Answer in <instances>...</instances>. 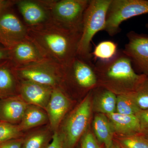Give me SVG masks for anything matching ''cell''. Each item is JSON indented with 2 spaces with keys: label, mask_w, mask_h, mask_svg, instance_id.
<instances>
[{
  "label": "cell",
  "mask_w": 148,
  "mask_h": 148,
  "mask_svg": "<svg viewBox=\"0 0 148 148\" xmlns=\"http://www.w3.org/2000/svg\"><path fill=\"white\" fill-rule=\"evenodd\" d=\"M106 115L114 132L123 136L142 133L140 121L135 115L121 114L114 112Z\"/></svg>",
  "instance_id": "e0dca14e"
},
{
  "label": "cell",
  "mask_w": 148,
  "mask_h": 148,
  "mask_svg": "<svg viewBox=\"0 0 148 148\" xmlns=\"http://www.w3.org/2000/svg\"><path fill=\"white\" fill-rule=\"evenodd\" d=\"M111 0H91L85 12L77 56L91 59V42L97 33L104 31Z\"/></svg>",
  "instance_id": "3957f363"
},
{
  "label": "cell",
  "mask_w": 148,
  "mask_h": 148,
  "mask_svg": "<svg viewBox=\"0 0 148 148\" xmlns=\"http://www.w3.org/2000/svg\"><path fill=\"white\" fill-rule=\"evenodd\" d=\"M120 147H121V146H120ZM121 147V148H122V147Z\"/></svg>",
  "instance_id": "d590c367"
},
{
  "label": "cell",
  "mask_w": 148,
  "mask_h": 148,
  "mask_svg": "<svg viewBox=\"0 0 148 148\" xmlns=\"http://www.w3.org/2000/svg\"><path fill=\"white\" fill-rule=\"evenodd\" d=\"M20 80L32 82L49 86L59 88L64 76V68L55 62L46 58L42 61L16 67Z\"/></svg>",
  "instance_id": "5b68a950"
},
{
  "label": "cell",
  "mask_w": 148,
  "mask_h": 148,
  "mask_svg": "<svg viewBox=\"0 0 148 148\" xmlns=\"http://www.w3.org/2000/svg\"><path fill=\"white\" fill-rule=\"evenodd\" d=\"M22 130L18 125L0 121V142L21 138Z\"/></svg>",
  "instance_id": "d4e9b609"
},
{
  "label": "cell",
  "mask_w": 148,
  "mask_h": 148,
  "mask_svg": "<svg viewBox=\"0 0 148 148\" xmlns=\"http://www.w3.org/2000/svg\"><path fill=\"white\" fill-rule=\"evenodd\" d=\"M15 5L27 27H36L51 20L49 11L40 0H16Z\"/></svg>",
  "instance_id": "8fae6325"
},
{
  "label": "cell",
  "mask_w": 148,
  "mask_h": 148,
  "mask_svg": "<svg viewBox=\"0 0 148 148\" xmlns=\"http://www.w3.org/2000/svg\"><path fill=\"white\" fill-rule=\"evenodd\" d=\"M69 99L61 89L53 88L46 109L51 128L56 131L69 108Z\"/></svg>",
  "instance_id": "5bb4252c"
},
{
  "label": "cell",
  "mask_w": 148,
  "mask_h": 148,
  "mask_svg": "<svg viewBox=\"0 0 148 148\" xmlns=\"http://www.w3.org/2000/svg\"><path fill=\"white\" fill-rule=\"evenodd\" d=\"M53 88L32 82L20 80L19 92L25 101L33 106L45 108Z\"/></svg>",
  "instance_id": "4fadbf2b"
},
{
  "label": "cell",
  "mask_w": 148,
  "mask_h": 148,
  "mask_svg": "<svg viewBox=\"0 0 148 148\" xmlns=\"http://www.w3.org/2000/svg\"><path fill=\"white\" fill-rule=\"evenodd\" d=\"M128 93L140 110L148 109V76L146 75L135 90Z\"/></svg>",
  "instance_id": "7402d4cb"
},
{
  "label": "cell",
  "mask_w": 148,
  "mask_h": 148,
  "mask_svg": "<svg viewBox=\"0 0 148 148\" xmlns=\"http://www.w3.org/2000/svg\"><path fill=\"white\" fill-rule=\"evenodd\" d=\"M110 148H121V147L119 145L115 144V143H114L110 147Z\"/></svg>",
  "instance_id": "d6a6232c"
},
{
  "label": "cell",
  "mask_w": 148,
  "mask_h": 148,
  "mask_svg": "<svg viewBox=\"0 0 148 148\" xmlns=\"http://www.w3.org/2000/svg\"><path fill=\"white\" fill-rule=\"evenodd\" d=\"M16 66L10 60L0 61V100L15 96L16 90L19 91V82Z\"/></svg>",
  "instance_id": "9a60e30c"
},
{
  "label": "cell",
  "mask_w": 148,
  "mask_h": 148,
  "mask_svg": "<svg viewBox=\"0 0 148 148\" xmlns=\"http://www.w3.org/2000/svg\"><path fill=\"white\" fill-rule=\"evenodd\" d=\"M141 110L128 93L119 94L117 97L115 112L124 115H135Z\"/></svg>",
  "instance_id": "cb8c5ba5"
},
{
  "label": "cell",
  "mask_w": 148,
  "mask_h": 148,
  "mask_svg": "<svg viewBox=\"0 0 148 148\" xmlns=\"http://www.w3.org/2000/svg\"><path fill=\"white\" fill-rule=\"evenodd\" d=\"M146 28H147V29H148V23H147V24H146Z\"/></svg>",
  "instance_id": "e575fe53"
},
{
  "label": "cell",
  "mask_w": 148,
  "mask_h": 148,
  "mask_svg": "<svg viewBox=\"0 0 148 148\" xmlns=\"http://www.w3.org/2000/svg\"><path fill=\"white\" fill-rule=\"evenodd\" d=\"M28 27L10 9L0 14V45L10 49L28 37Z\"/></svg>",
  "instance_id": "ba28073f"
},
{
  "label": "cell",
  "mask_w": 148,
  "mask_h": 148,
  "mask_svg": "<svg viewBox=\"0 0 148 148\" xmlns=\"http://www.w3.org/2000/svg\"><path fill=\"white\" fill-rule=\"evenodd\" d=\"M16 0H0V14L16 4Z\"/></svg>",
  "instance_id": "4dcf8cb0"
},
{
  "label": "cell",
  "mask_w": 148,
  "mask_h": 148,
  "mask_svg": "<svg viewBox=\"0 0 148 148\" xmlns=\"http://www.w3.org/2000/svg\"><path fill=\"white\" fill-rule=\"evenodd\" d=\"M98 79L108 90L126 94L133 91L146 76L138 75L132 68L130 59L122 50L110 60L98 61L95 64Z\"/></svg>",
  "instance_id": "7a4b0ae2"
},
{
  "label": "cell",
  "mask_w": 148,
  "mask_h": 148,
  "mask_svg": "<svg viewBox=\"0 0 148 148\" xmlns=\"http://www.w3.org/2000/svg\"><path fill=\"white\" fill-rule=\"evenodd\" d=\"M143 135H145L146 137H147L148 138V132H143Z\"/></svg>",
  "instance_id": "836d02e7"
},
{
  "label": "cell",
  "mask_w": 148,
  "mask_h": 148,
  "mask_svg": "<svg viewBox=\"0 0 148 148\" xmlns=\"http://www.w3.org/2000/svg\"><path fill=\"white\" fill-rule=\"evenodd\" d=\"M128 42L123 51L143 75L148 76V36L133 31L127 34Z\"/></svg>",
  "instance_id": "30bf717a"
},
{
  "label": "cell",
  "mask_w": 148,
  "mask_h": 148,
  "mask_svg": "<svg viewBox=\"0 0 148 148\" xmlns=\"http://www.w3.org/2000/svg\"><path fill=\"white\" fill-rule=\"evenodd\" d=\"M91 99L88 94L69 116L60 134L64 148H74L84 133L91 113Z\"/></svg>",
  "instance_id": "52a82bcc"
},
{
  "label": "cell",
  "mask_w": 148,
  "mask_h": 148,
  "mask_svg": "<svg viewBox=\"0 0 148 148\" xmlns=\"http://www.w3.org/2000/svg\"><path fill=\"white\" fill-rule=\"evenodd\" d=\"M64 75L70 77L74 84L82 90H89L98 84L95 64L91 59L77 56L70 66L64 68Z\"/></svg>",
  "instance_id": "9c48e42d"
},
{
  "label": "cell",
  "mask_w": 148,
  "mask_h": 148,
  "mask_svg": "<svg viewBox=\"0 0 148 148\" xmlns=\"http://www.w3.org/2000/svg\"><path fill=\"white\" fill-rule=\"evenodd\" d=\"M48 119L47 114L41 108L33 105L28 106L18 125L22 131L44 124Z\"/></svg>",
  "instance_id": "d6986e66"
},
{
  "label": "cell",
  "mask_w": 148,
  "mask_h": 148,
  "mask_svg": "<svg viewBox=\"0 0 148 148\" xmlns=\"http://www.w3.org/2000/svg\"><path fill=\"white\" fill-rule=\"evenodd\" d=\"M80 148H101V147L94 135L88 132L82 138Z\"/></svg>",
  "instance_id": "4316f807"
},
{
  "label": "cell",
  "mask_w": 148,
  "mask_h": 148,
  "mask_svg": "<svg viewBox=\"0 0 148 148\" xmlns=\"http://www.w3.org/2000/svg\"><path fill=\"white\" fill-rule=\"evenodd\" d=\"M117 45L110 40H105L99 43L91 53L92 56L98 61L110 60L116 56L118 52Z\"/></svg>",
  "instance_id": "44dd1931"
},
{
  "label": "cell",
  "mask_w": 148,
  "mask_h": 148,
  "mask_svg": "<svg viewBox=\"0 0 148 148\" xmlns=\"http://www.w3.org/2000/svg\"><path fill=\"white\" fill-rule=\"evenodd\" d=\"M136 115L140 121L142 133L148 132V109L141 110Z\"/></svg>",
  "instance_id": "83f0119b"
},
{
  "label": "cell",
  "mask_w": 148,
  "mask_h": 148,
  "mask_svg": "<svg viewBox=\"0 0 148 148\" xmlns=\"http://www.w3.org/2000/svg\"><path fill=\"white\" fill-rule=\"evenodd\" d=\"M119 142L122 148H148V138L143 133L124 136Z\"/></svg>",
  "instance_id": "484cf974"
},
{
  "label": "cell",
  "mask_w": 148,
  "mask_h": 148,
  "mask_svg": "<svg viewBox=\"0 0 148 148\" xmlns=\"http://www.w3.org/2000/svg\"><path fill=\"white\" fill-rule=\"evenodd\" d=\"M50 140L47 131H38L24 139L21 148H47Z\"/></svg>",
  "instance_id": "603a6c76"
},
{
  "label": "cell",
  "mask_w": 148,
  "mask_h": 148,
  "mask_svg": "<svg viewBox=\"0 0 148 148\" xmlns=\"http://www.w3.org/2000/svg\"><path fill=\"white\" fill-rule=\"evenodd\" d=\"M95 101L94 108L100 113L108 115L115 112L117 97L114 92L108 89L101 90Z\"/></svg>",
  "instance_id": "ffe728a7"
},
{
  "label": "cell",
  "mask_w": 148,
  "mask_h": 148,
  "mask_svg": "<svg viewBox=\"0 0 148 148\" xmlns=\"http://www.w3.org/2000/svg\"><path fill=\"white\" fill-rule=\"evenodd\" d=\"M47 8L51 19L72 32L82 34L88 0H40Z\"/></svg>",
  "instance_id": "277c9868"
},
{
  "label": "cell",
  "mask_w": 148,
  "mask_h": 148,
  "mask_svg": "<svg viewBox=\"0 0 148 148\" xmlns=\"http://www.w3.org/2000/svg\"><path fill=\"white\" fill-rule=\"evenodd\" d=\"M27 27L28 38L47 58L65 68L77 57L81 33L65 29L51 19L41 25Z\"/></svg>",
  "instance_id": "6da1fadb"
},
{
  "label": "cell",
  "mask_w": 148,
  "mask_h": 148,
  "mask_svg": "<svg viewBox=\"0 0 148 148\" xmlns=\"http://www.w3.org/2000/svg\"><path fill=\"white\" fill-rule=\"evenodd\" d=\"M28 106L16 95L0 100V121L12 124L21 121Z\"/></svg>",
  "instance_id": "2e32d148"
},
{
  "label": "cell",
  "mask_w": 148,
  "mask_h": 148,
  "mask_svg": "<svg viewBox=\"0 0 148 148\" xmlns=\"http://www.w3.org/2000/svg\"><path fill=\"white\" fill-rule=\"evenodd\" d=\"M10 54L9 60L16 67L38 63L47 58L28 37L10 49Z\"/></svg>",
  "instance_id": "7c38bea8"
},
{
  "label": "cell",
  "mask_w": 148,
  "mask_h": 148,
  "mask_svg": "<svg viewBox=\"0 0 148 148\" xmlns=\"http://www.w3.org/2000/svg\"><path fill=\"white\" fill-rule=\"evenodd\" d=\"M93 131L98 142L110 148L113 144L114 130L112 124L104 114L96 115L92 123Z\"/></svg>",
  "instance_id": "ac0fdd59"
},
{
  "label": "cell",
  "mask_w": 148,
  "mask_h": 148,
  "mask_svg": "<svg viewBox=\"0 0 148 148\" xmlns=\"http://www.w3.org/2000/svg\"><path fill=\"white\" fill-rule=\"evenodd\" d=\"M10 49L4 47L0 45V61L5 60H9Z\"/></svg>",
  "instance_id": "1f68e13d"
},
{
  "label": "cell",
  "mask_w": 148,
  "mask_h": 148,
  "mask_svg": "<svg viewBox=\"0 0 148 148\" xmlns=\"http://www.w3.org/2000/svg\"><path fill=\"white\" fill-rule=\"evenodd\" d=\"M52 137V142L49 144L47 148H64L63 140L58 132L54 131Z\"/></svg>",
  "instance_id": "f546056e"
},
{
  "label": "cell",
  "mask_w": 148,
  "mask_h": 148,
  "mask_svg": "<svg viewBox=\"0 0 148 148\" xmlns=\"http://www.w3.org/2000/svg\"><path fill=\"white\" fill-rule=\"evenodd\" d=\"M147 13V0H111L104 31L113 36L120 32V26L123 21Z\"/></svg>",
  "instance_id": "8992f818"
},
{
  "label": "cell",
  "mask_w": 148,
  "mask_h": 148,
  "mask_svg": "<svg viewBox=\"0 0 148 148\" xmlns=\"http://www.w3.org/2000/svg\"><path fill=\"white\" fill-rule=\"evenodd\" d=\"M24 139L21 138L0 142V148H21Z\"/></svg>",
  "instance_id": "f1b7e54d"
}]
</instances>
